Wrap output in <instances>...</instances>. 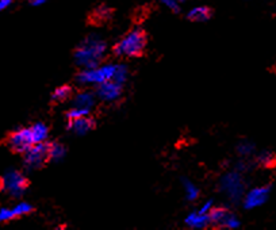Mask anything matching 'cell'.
Wrapping results in <instances>:
<instances>
[{
    "instance_id": "6da1fadb",
    "label": "cell",
    "mask_w": 276,
    "mask_h": 230,
    "mask_svg": "<svg viewBox=\"0 0 276 230\" xmlns=\"http://www.w3.org/2000/svg\"><path fill=\"white\" fill-rule=\"evenodd\" d=\"M107 45L104 41L99 40L98 37L90 36L76 48L73 56L76 63L80 67L95 69L104 59Z\"/></svg>"
},
{
    "instance_id": "7a4b0ae2",
    "label": "cell",
    "mask_w": 276,
    "mask_h": 230,
    "mask_svg": "<svg viewBox=\"0 0 276 230\" xmlns=\"http://www.w3.org/2000/svg\"><path fill=\"white\" fill-rule=\"evenodd\" d=\"M148 46V33L141 27H137L127 33L118 44L113 46V54L115 57H142Z\"/></svg>"
},
{
    "instance_id": "3957f363",
    "label": "cell",
    "mask_w": 276,
    "mask_h": 230,
    "mask_svg": "<svg viewBox=\"0 0 276 230\" xmlns=\"http://www.w3.org/2000/svg\"><path fill=\"white\" fill-rule=\"evenodd\" d=\"M51 142L50 141H42L37 145H33L26 153H24V167L29 171H34V169H41V168L46 167L47 164L51 161L50 156Z\"/></svg>"
},
{
    "instance_id": "277c9868",
    "label": "cell",
    "mask_w": 276,
    "mask_h": 230,
    "mask_svg": "<svg viewBox=\"0 0 276 230\" xmlns=\"http://www.w3.org/2000/svg\"><path fill=\"white\" fill-rule=\"evenodd\" d=\"M3 143L15 155H24L34 145L30 127H22L19 130L8 133Z\"/></svg>"
},
{
    "instance_id": "5b68a950",
    "label": "cell",
    "mask_w": 276,
    "mask_h": 230,
    "mask_svg": "<svg viewBox=\"0 0 276 230\" xmlns=\"http://www.w3.org/2000/svg\"><path fill=\"white\" fill-rule=\"evenodd\" d=\"M4 190H7L12 196H20L30 187V180L19 171H8L3 178Z\"/></svg>"
},
{
    "instance_id": "8992f818",
    "label": "cell",
    "mask_w": 276,
    "mask_h": 230,
    "mask_svg": "<svg viewBox=\"0 0 276 230\" xmlns=\"http://www.w3.org/2000/svg\"><path fill=\"white\" fill-rule=\"evenodd\" d=\"M209 223L213 225V227L222 229V227H237L240 225L238 219L232 211H229L225 207H214L211 209L209 214Z\"/></svg>"
},
{
    "instance_id": "52a82bcc",
    "label": "cell",
    "mask_w": 276,
    "mask_h": 230,
    "mask_svg": "<svg viewBox=\"0 0 276 230\" xmlns=\"http://www.w3.org/2000/svg\"><path fill=\"white\" fill-rule=\"evenodd\" d=\"M68 130H72L77 135L87 134L88 131H92L96 129V121L91 115H81L77 118H73L68 121L67 125Z\"/></svg>"
},
{
    "instance_id": "ba28073f",
    "label": "cell",
    "mask_w": 276,
    "mask_h": 230,
    "mask_svg": "<svg viewBox=\"0 0 276 230\" xmlns=\"http://www.w3.org/2000/svg\"><path fill=\"white\" fill-rule=\"evenodd\" d=\"M222 187L225 188V191L229 194V196L233 200H238L245 188L240 175L237 174H230L228 175V176H225L224 180H222Z\"/></svg>"
},
{
    "instance_id": "9c48e42d",
    "label": "cell",
    "mask_w": 276,
    "mask_h": 230,
    "mask_svg": "<svg viewBox=\"0 0 276 230\" xmlns=\"http://www.w3.org/2000/svg\"><path fill=\"white\" fill-rule=\"evenodd\" d=\"M122 84H118L113 80H103L98 85V95L103 100L118 99L122 94Z\"/></svg>"
},
{
    "instance_id": "30bf717a",
    "label": "cell",
    "mask_w": 276,
    "mask_h": 230,
    "mask_svg": "<svg viewBox=\"0 0 276 230\" xmlns=\"http://www.w3.org/2000/svg\"><path fill=\"white\" fill-rule=\"evenodd\" d=\"M269 190H271V187L265 186V187H259V188H255L246 195V198H245V207L246 209H253V207L260 206L263 203L267 200L269 194Z\"/></svg>"
},
{
    "instance_id": "8fae6325",
    "label": "cell",
    "mask_w": 276,
    "mask_h": 230,
    "mask_svg": "<svg viewBox=\"0 0 276 230\" xmlns=\"http://www.w3.org/2000/svg\"><path fill=\"white\" fill-rule=\"evenodd\" d=\"M113 14H114L113 8H108L107 6L102 4V6L95 8L94 11L88 15V23L92 24V26H103L110 20Z\"/></svg>"
},
{
    "instance_id": "7c38bea8",
    "label": "cell",
    "mask_w": 276,
    "mask_h": 230,
    "mask_svg": "<svg viewBox=\"0 0 276 230\" xmlns=\"http://www.w3.org/2000/svg\"><path fill=\"white\" fill-rule=\"evenodd\" d=\"M75 95V90L69 84H64L61 87H59L56 90L53 94H51L50 103L51 106H56V104L65 103L67 100H71Z\"/></svg>"
},
{
    "instance_id": "4fadbf2b",
    "label": "cell",
    "mask_w": 276,
    "mask_h": 230,
    "mask_svg": "<svg viewBox=\"0 0 276 230\" xmlns=\"http://www.w3.org/2000/svg\"><path fill=\"white\" fill-rule=\"evenodd\" d=\"M76 80L81 84H88V83H102L104 79V76L102 73V69H87V71H81L76 75Z\"/></svg>"
},
{
    "instance_id": "5bb4252c",
    "label": "cell",
    "mask_w": 276,
    "mask_h": 230,
    "mask_svg": "<svg viewBox=\"0 0 276 230\" xmlns=\"http://www.w3.org/2000/svg\"><path fill=\"white\" fill-rule=\"evenodd\" d=\"M72 100H73L75 107L91 110V107L95 104V94L92 91H80L73 95Z\"/></svg>"
},
{
    "instance_id": "9a60e30c",
    "label": "cell",
    "mask_w": 276,
    "mask_h": 230,
    "mask_svg": "<svg viewBox=\"0 0 276 230\" xmlns=\"http://www.w3.org/2000/svg\"><path fill=\"white\" fill-rule=\"evenodd\" d=\"M213 15V8L207 7V6H202V7H197L191 10V11L187 14V19L191 20V22H206V20H209Z\"/></svg>"
},
{
    "instance_id": "2e32d148",
    "label": "cell",
    "mask_w": 276,
    "mask_h": 230,
    "mask_svg": "<svg viewBox=\"0 0 276 230\" xmlns=\"http://www.w3.org/2000/svg\"><path fill=\"white\" fill-rule=\"evenodd\" d=\"M185 223L189 227H197V229H203V227L209 226V217L206 214H189L185 219Z\"/></svg>"
},
{
    "instance_id": "e0dca14e",
    "label": "cell",
    "mask_w": 276,
    "mask_h": 230,
    "mask_svg": "<svg viewBox=\"0 0 276 230\" xmlns=\"http://www.w3.org/2000/svg\"><path fill=\"white\" fill-rule=\"evenodd\" d=\"M30 131H32L34 143H38L46 139L47 134H49V127H47L45 123L40 122L36 123V125H33V126L30 127Z\"/></svg>"
},
{
    "instance_id": "ac0fdd59",
    "label": "cell",
    "mask_w": 276,
    "mask_h": 230,
    "mask_svg": "<svg viewBox=\"0 0 276 230\" xmlns=\"http://www.w3.org/2000/svg\"><path fill=\"white\" fill-rule=\"evenodd\" d=\"M67 153V149L64 147L63 143L57 142V141H51V149H50V156L51 160H54V161H59L65 156Z\"/></svg>"
},
{
    "instance_id": "d6986e66",
    "label": "cell",
    "mask_w": 276,
    "mask_h": 230,
    "mask_svg": "<svg viewBox=\"0 0 276 230\" xmlns=\"http://www.w3.org/2000/svg\"><path fill=\"white\" fill-rule=\"evenodd\" d=\"M33 211H34V207L30 206L29 203H20V205H18L15 209H11L12 219L19 218V217H22V215L30 214V213H33Z\"/></svg>"
},
{
    "instance_id": "ffe728a7",
    "label": "cell",
    "mask_w": 276,
    "mask_h": 230,
    "mask_svg": "<svg viewBox=\"0 0 276 230\" xmlns=\"http://www.w3.org/2000/svg\"><path fill=\"white\" fill-rule=\"evenodd\" d=\"M127 79V68L123 67V65H119V67H115L114 75L111 77L110 80L115 81V83L118 84H123L126 81Z\"/></svg>"
},
{
    "instance_id": "44dd1931",
    "label": "cell",
    "mask_w": 276,
    "mask_h": 230,
    "mask_svg": "<svg viewBox=\"0 0 276 230\" xmlns=\"http://www.w3.org/2000/svg\"><path fill=\"white\" fill-rule=\"evenodd\" d=\"M257 161H259V164H261L263 167L273 168L276 163L275 155H273V153H269V152H264V153H261V155L259 156Z\"/></svg>"
},
{
    "instance_id": "7402d4cb",
    "label": "cell",
    "mask_w": 276,
    "mask_h": 230,
    "mask_svg": "<svg viewBox=\"0 0 276 230\" xmlns=\"http://www.w3.org/2000/svg\"><path fill=\"white\" fill-rule=\"evenodd\" d=\"M183 183H184L185 186V191H187V199L188 200H195L198 198V195H199V191L195 186H194L192 183H189L187 179H183Z\"/></svg>"
},
{
    "instance_id": "603a6c76",
    "label": "cell",
    "mask_w": 276,
    "mask_h": 230,
    "mask_svg": "<svg viewBox=\"0 0 276 230\" xmlns=\"http://www.w3.org/2000/svg\"><path fill=\"white\" fill-rule=\"evenodd\" d=\"M90 112L91 111H90L88 108L75 107V108H71V110H68V111L65 112V117H67V121H71V119L77 118V117H81V115H88Z\"/></svg>"
},
{
    "instance_id": "cb8c5ba5",
    "label": "cell",
    "mask_w": 276,
    "mask_h": 230,
    "mask_svg": "<svg viewBox=\"0 0 276 230\" xmlns=\"http://www.w3.org/2000/svg\"><path fill=\"white\" fill-rule=\"evenodd\" d=\"M100 69H102V73L103 76H104V79L110 80L111 77H113V75H114L115 65H106V67L100 68Z\"/></svg>"
},
{
    "instance_id": "d4e9b609",
    "label": "cell",
    "mask_w": 276,
    "mask_h": 230,
    "mask_svg": "<svg viewBox=\"0 0 276 230\" xmlns=\"http://www.w3.org/2000/svg\"><path fill=\"white\" fill-rule=\"evenodd\" d=\"M161 2L165 4L167 7H170L174 12L180 11V7H179V4L176 3V0H161Z\"/></svg>"
},
{
    "instance_id": "484cf974",
    "label": "cell",
    "mask_w": 276,
    "mask_h": 230,
    "mask_svg": "<svg viewBox=\"0 0 276 230\" xmlns=\"http://www.w3.org/2000/svg\"><path fill=\"white\" fill-rule=\"evenodd\" d=\"M253 151V145L252 143H248V145H240L238 147V152L241 155H246V153H251Z\"/></svg>"
},
{
    "instance_id": "4316f807",
    "label": "cell",
    "mask_w": 276,
    "mask_h": 230,
    "mask_svg": "<svg viewBox=\"0 0 276 230\" xmlns=\"http://www.w3.org/2000/svg\"><path fill=\"white\" fill-rule=\"evenodd\" d=\"M11 3L12 0H0V11H3L4 8H7Z\"/></svg>"
},
{
    "instance_id": "83f0119b",
    "label": "cell",
    "mask_w": 276,
    "mask_h": 230,
    "mask_svg": "<svg viewBox=\"0 0 276 230\" xmlns=\"http://www.w3.org/2000/svg\"><path fill=\"white\" fill-rule=\"evenodd\" d=\"M211 203H213L211 200H209V202L206 203L205 206H203L201 209V211H199V214H206V213H207V211L210 210V207H211Z\"/></svg>"
},
{
    "instance_id": "f1b7e54d",
    "label": "cell",
    "mask_w": 276,
    "mask_h": 230,
    "mask_svg": "<svg viewBox=\"0 0 276 230\" xmlns=\"http://www.w3.org/2000/svg\"><path fill=\"white\" fill-rule=\"evenodd\" d=\"M30 3L33 4V6H38V4H42L45 2V0H29Z\"/></svg>"
},
{
    "instance_id": "f546056e",
    "label": "cell",
    "mask_w": 276,
    "mask_h": 230,
    "mask_svg": "<svg viewBox=\"0 0 276 230\" xmlns=\"http://www.w3.org/2000/svg\"><path fill=\"white\" fill-rule=\"evenodd\" d=\"M4 190V182H3V178H0V191Z\"/></svg>"
},
{
    "instance_id": "4dcf8cb0",
    "label": "cell",
    "mask_w": 276,
    "mask_h": 230,
    "mask_svg": "<svg viewBox=\"0 0 276 230\" xmlns=\"http://www.w3.org/2000/svg\"><path fill=\"white\" fill-rule=\"evenodd\" d=\"M178 2H183V0H178Z\"/></svg>"
}]
</instances>
